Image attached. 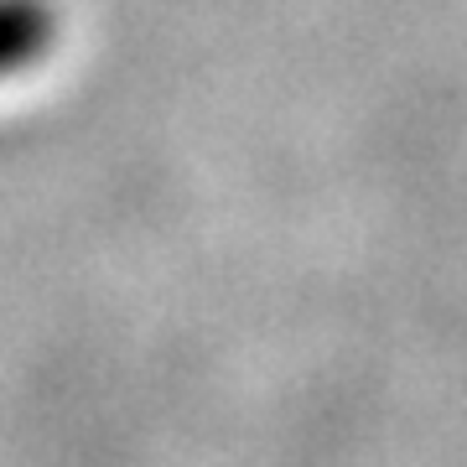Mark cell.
<instances>
[{"label": "cell", "instance_id": "6da1fadb", "mask_svg": "<svg viewBox=\"0 0 467 467\" xmlns=\"http://www.w3.org/2000/svg\"><path fill=\"white\" fill-rule=\"evenodd\" d=\"M52 42H57V5L52 0H0V78L42 63Z\"/></svg>", "mask_w": 467, "mask_h": 467}]
</instances>
